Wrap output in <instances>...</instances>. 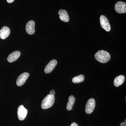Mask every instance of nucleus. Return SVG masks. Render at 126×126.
<instances>
[{
  "instance_id": "1",
  "label": "nucleus",
  "mask_w": 126,
  "mask_h": 126,
  "mask_svg": "<svg viewBox=\"0 0 126 126\" xmlns=\"http://www.w3.org/2000/svg\"><path fill=\"white\" fill-rule=\"evenodd\" d=\"M94 57L97 61L102 63H106L109 61L110 59V54L105 50L98 51L95 54Z\"/></svg>"
},
{
  "instance_id": "12",
  "label": "nucleus",
  "mask_w": 126,
  "mask_h": 126,
  "mask_svg": "<svg viewBox=\"0 0 126 126\" xmlns=\"http://www.w3.org/2000/svg\"><path fill=\"white\" fill-rule=\"evenodd\" d=\"M10 33V29L7 26H4L0 30V38L5 39L9 36Z\"/></svg>"
},
{
  "instance_id": "6",
  "label": "nucleus",
  "mask_w": 126,
  "mask_h": 126,
  "mask_svg": "<svg viewBox=\"0 0 126 126\" xmlns=\"http://www.w3.org/2000/svg\"><path fill=\"white\" fill-rule=\"evenodd\" d=\"M29 76V74L27 72H25L21 74L16 80V85L19 87L23 86L24 84Z\"/></svg>"
},
{
  "instance_id": "17",
  "label": "nucleus",
  "mask_w": 126,
  "mask_h": 126,
  "mask_svg": "<svg viewBox=\"0 0 126 126\" xmlns=\"http://www.w3.org/2000/svg\"><path fill=\"white\" fill-rule=\"evenodd\" d=\"M120 126H126V119L125 121L123 122L122 123L120 124Z\"/></svg>"
},
{
  "instance_id": "14",
  "label": "nucleus",
  "mask_w": 126,
  "mask_h": 126,
  "mask_svg": "<svg viewBox=\"0 0 126 126\" xmlns=\"http://www.w3.org/2000/svg\"><path fill=\"white\" fill-rule=\"evenodd\" d=\"M75 97L73 95H71L68 98V101L67 105V110L68 111H70L72 110L74 105L75 102Z\"/></svg>"
},
{
  "instance_id": "11",
  "label": "nucleus",
  "mask_w": 126,
  "mask_h": 126,
  "mask_svg": "<svg viewBox=\"0 0 126 126\" xmlns=\"http://www.w3.org/2000/svg\"><path fill=\"white\" fill-rule=\"evenodd\" d=\"M59 18L61 20L64 22H68L69 21V16L67 12L64 10H60L58 12Z\"/></svg>"
},
{
  "instance_id": "4",
  "label": "nucleus",
  "mask_w": 126,
  "mask_h": 126,
  "mask_svg": "<svg viewBox=\"0 0 126 126\" xmlns=\"http://www.w3.org/2000/svg\"><path fill=\"white\" fill-rule=\"evenodd\" d=\"M100 23L102 28L107 32H109L111 30V26L108 19L106 16L101 15L100 17Z\"/></svg>"
},
{
  "instance_id": "8",
  "label": "nucleus",
  "mask_w": 126,
  "mask_h": 126,
  "mask_svg": "<svg viewBox=\"0 0 126 126\" xmlns=\"http://www.w3.org/2000/svg\"><path fill=\"white\" fill-rule=\"evenodd\" d=\"M57 61L56 60H51L47 64L44 69V72L46 74L51 73L53 71L57 64Z\"/></svg>"
},
{
  "instance_id": "13",
  "label": "nucleus",
  "mask_w": 126,
  "mask_h": 126,
  "mask_svg": "<svg viewBox=\"0 0 126 126\" xmlns=\"http://www.w3.org/2000/svg\"><path fill=\"white\" fill-rule=\"evenodd\" d=\"M125 80V77L122 75H120L115 78L113 84L114 86L116 87H118L121 86L124 83Z\"/></svg>"
},
{
  "instance_id": "10",
  "label": "nucleus",
  "mask_w": 126,
  "mask_h": 126,
  "mask_svg": "<svg viewBox=\"0 0 126 126\" xmlns=\"http://www.w3.org/2000/svg\"><path fill=\"white\" fill-rule=\"evenodd\" d=\"M21 53L19 51H16L10 54L8 58L7 61L9 63H13L16 61L20 56Z\"/></svg>"
},
{
  "instance_id": "19",
  "label": "nucleus",
  "mask_w": 126,
  "mask_h": 126,
  "mask_svg": "<svg viewBox=\"0 0 126 126\" xmlns=\"http://www.w3.org/2000/svg\"><path fill=\"white\" fill-rule=\"evenodd\" d=\"M6 0L8 3H11L14 2L15 0Z\"/></svg>"
},
{
  "instance_id": "16",
  "label": "nucleus",
  "mask_w": 126,
  "mask_h": 126,
  "mask_svg": "<svg viewBox=\"0 0 126 126\" xmlns=\"http://www.w3.org/2000/svg\"><path fill=\"white\" fill-rule=\"evenodd\" d=\"M49 94H51V95H53V96H54L55 94V91L54 90H50V92Z\"/></svg>"
},
{
  "instance_id": "9",
  "label": "nucleus",
  "mask_w": 126,
  "mask_h": 126,
  "mask_svg": "<svg viewBox=\"0 0 126 126\" xmlns=\"http://www.w3.org/2000/svg\"><path fill=\"white\" fill-rule=\"evenodd\" d=\"M35 23L33 20L29 21L26 25V30L27 33L30 35L33 34L35 33Z\"/></svg>"
},
{
  "instance_id": "18",
  "label": "nucleus",
  "mask_w": 126,
  "mask_h": 126,
  "mask_svg": "<svg viewBox=\"0 0 126 126\" xmlns=\"http://www.w3.org/2000/svg\"><path fill=\"white\" fill-rule=\"evenodd\" d=\"M70 126H78V124L75 122L72 123Z\"/></svg>"
},
{
  "instance_id": "15",
  "label": "nucleus",
  "mask_w": 126,
  "mask_h": 126,
  "mask_svg": "<svg viewBox=\"0 0 126 126\" xmlns=\"http://www.w3.org/2000/svg\"><path fill=\"white\" fill-rule=\"evenodd\" d=\"M84 79V77L82 75L74 77L72 79V82L74 83H78L83 82Z\"/></svg>"
},
{
  "instance_id": "5",
  "label": "nucleus",
  "mask_w": 126,
  "mask_h": 126,
  "mask_svg": "<svg viewBox=\"0 0 126 126\" xmlns=\"http://www.w3.org/2000/svg\"><path fill=\"white\" fill-rule=\"evenodd\" d=\"M27 110L23 105L19 106L17 110V115L18 119L20 121H23L27 116Z\"/></svg>"
},
{
  "instance_id": "2",
  "label": "nucleus",
  "mask_w": 126,
  "mask_h": 126,
  "mask_svg": "<svg viewBox=\"0 0 126 126\" xmlns=\"http://www.w3.org/2000/svg\"><path fill=\"white\" fill-rule=\"evenodd\" d=\"M55 99L54 96L50 94H48L42 101L41 108L43 109H46L51 107L54 103Z\"/></svg>"
},
{
  "instance_id": "7",
  "label": "nucleus",
  "mask_w": 126,
  "mask_h": 126,
  "mask_svg": "<svg viewBox=\"0 0 126 126\" xmlns=\"http://www.w3.org/2000/svg\"><path fill=\"white\" fill-rule=\"evenodd\" d=\"M115 10L118 14L126 12V3L122 1H118L115 5Z\"/></svg>"
},
{
  "instance_id": "3",
  "label": "nucleus",
  "mask_w": 126,
  "mask_h": 126,
  "mask_svg": "<svg viewBox=\"0 0 126 126\" xmlns=\"http://www.w3.org/2000/svg\"><path fill=\"white\" fill-rule=\"evenodd\" d=\"M95 107V100L94 98H90L88 100L86 104L85 112L87 114H91L94 110Z\"/></svg>"
}]
</instances>
